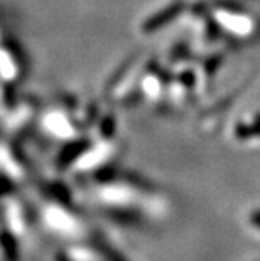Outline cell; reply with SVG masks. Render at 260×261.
Wrapping results in <instances>:
<instances>
[{
	"instance_id": "6da1fadb",
	"label": "cell",
	"mask_w": 260,
	"mask_h": 261,
	"mask_svg": "<svg viewBox=\"0 0 260 261\" xmlns=\"http://www.w3.org/2000/svg\"><path fill=\"white\" fill-rule=\"evenodd\" d=\"M250 223L260 229V211H253V213L250 214Z\"/></svg>"
}]
</instances>
